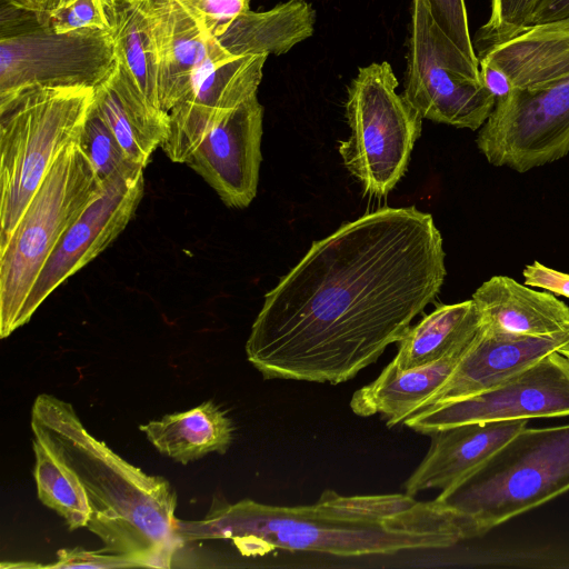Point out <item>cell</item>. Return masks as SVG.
<instances>
[{"mask_svg":"<svg viewBox=\"0 0 569 569\" xmlns=\"http://www.w3.org/2000/svg\"><path fill=\"white\" fill-rule=\"evenodd\" d=\"M176 530L182 542L229 539L247 557L274 549L389 555L449 548L470 538L466 520L438 499L420 501L410 513L381 523L329 517L313 505L284 507L243 499L212 507L202 520H178Z\"/></svg>","mask_w":569,"mask_h":569,"instance_id":"3","label":"cell"},{"mask_svg":"<svg viewBox=\"0 0 569 569\" xmlns=\"http://www.w3.org/2000/svg\"><path fill=\"white\" fill-rule=\"evenodd\" d=\"M525 284L569 298V274L549 268L539 261L527 264L522 271Z\"/></svg>","mask_w":569,"mask_h":569,"instance_id":"31","label":"cell"},{"mask_svg":"<svg viewBox=\"0 0 569 569\" xmlns=\"http://www.w3.org/2000/svg\"><path fill=\"white\" fill-rule=\"evenodd\" d=\"M262 119L253 94L214 124L186 161L228 207L246 208L256 197Z\"/></svg>","mask_w":569,"mask_h":569,"instance_id":"13","label":"cell"},{"mask_svg":"<svg viewBox=\"0 0 569 569\" xmlns=\"http://www.w3.org/2000/svg\"><path fill=\"white\" fill-rule=\"evenodd\" d=\"M471 299L481 328L490 332L546 336L569 329V307L563 301L508 276L486 280Z\"/></svg>","mask_w":569,"mask_h":569,"instance_id":"18","label":"cell"},{"mask_svg":"<svg viewBox=\"0 0 569 569\" xmlns=\"http://www.w3.org/2000/svg\"><path fill=\"white\" fill-rule=\"evenodd\" d=\"M568 19L569 0H542L526 29Z\"/></svg>","mask_w":569,"mask_h":569,"instance_id":"32","label":"cell"},{"mask_svg":"<svg viewBox=\"0 0 569 569\" xmlns=\"http://www.w3.org/2000/svg\"><path fill=\"white\" fill-rule=\"evenodd\" d=\"M31 429L78 476L91 509L87 529L104 550L139 567L171 566L182 541L176 531L177 492L166 478L122 459L84 428L71 403L54 396L36 398Z\"/></svg>","mask_w":569,"mask_h":569,"instance_id":"2","label":"cell"},{"mask_svg":"<svg viewBox=\"0 0 569 569\" xmlns=\"http://www.w3.org/2000/svg\"><path fill=\"white\" fill-rule=\"evenodd\" d=\"M316 11L306 0H288L264 11L248 10L214 42L229 60L248 56H280L313 33Z\"/></svg>","mask_w":569,"mask_h":569,"instance_id":"20","label":"cell"},{"mask_svg":"<svg viewBox=\"0 0 569 569\" xmlns=\"http://www.w3.org/2000/svg\"><path fill=\"white\" fill-rule=\"evenodd\" d=\"M43 568H130L139 567L131 558L112 553L103 548L97 551H88L82 548L61 549L58 551V560L50 565H40Z\"/></svg>","mask_w":569,"mask_h":569,"instance_id":"30","label":"cell"},{"mask_svg":"<svg viewBox=\"0 0 569 569\" xmlns=\"http://www.w3.org/2000/svg\"><path fill=\"white\" fill-rule=\"evenodd\" d=\"M402 96L423 118L480 129L496 98L473 64L436 23L427 0H412Z\"/></svg>","mask_w":569,"mask_h":569,"instance_id":"9","label":"cell"},{"mask_svg":"<svg viewBox=\"0 0 569 569\" xmlns=\"http://www.w3.org/2000/svg\"><path fill=\"white\" fill-rule=\"evenodd\" d=\"M24 8L39 14H47L54 10L61 0H16Z\"/></svg>","mask_w":569,"mask_h":569,"instance_id":"33","label":"cell"},{"mask_svg":"<svg viewBox=\"0 0 569 569\" xmlns=\"http://www.w3.org/2000/svg\"><path fill=\"white\" fill-rule=\"evenodd\" d=\"M542 0H491L488 21L477 31L473 42L476 54L499 44L521 31Z\"/></svg>","mask_w":569,"mask_h":569,"instance_id":"27","label":"cell"},{"mask_svg":"<svg viewBox=\"0 0 569 569\" xmlns=\"http://www.w3.org/2000/svg\"><path fill=\"white\" fill-rule=\"evenodd\" d=\"M78 144L91 162L102 184L112 178L143 168L132 163L124 154L108 123L93 102L87 116Z\"/></svg>","mask_w":569,"mask_h":569,"instance_id":"26","label":"cell"},{"mask_svg":"<svg viewBox=\"0 0 569 569\" xmlns=\"http://www.w3.org/2000/svg\"><path fill=\"white\" fill-rule=\"evenodd\" d=\"M104 186L77 142L52 163L8 241L0 247V337L20 328V315L64 232Z\"/></svg>","mask_w":569,"mask_h":569,"instance_id":"6","label":"cell"},{"mask_svg":"<svg viewBox=\"0 0 569 569\" xmlns=\"http://www.w3.org/2000/svg\"><path fill=\"white\" fill-rule=\"evenodd\" d=\"M476 142L490 164L520 173L569 154V72L497 99Z\"/></svg>","mask_w":569,"mask_h":569,"instance_id":"10","label":"cell"},{"mask_svg":"<svg viewBox=\"0 0 569 569\" xmlns=\"http://www.w3.org/2000/svg\"><path fill=\"white\" fill-rule=\"evenodd\" d=\"M114 66L111 30L59 33L16 0H1L0 96L29 86L94 89Z\"/></svg>","mask_w":569,"mask_h":569,"instance_id":"7","label":"cell"},{"mask_svg":"<svg viewBox=\"0 0 569 569\" xmlns=\"http://www.w3.org/2000/svg\"><path fill=\"white\" fill-rule=\"evenodd\" d=\"M465 351L407 370L390 362L377 379L352 395L351 410L361 417L380 413L388 427L405 422L445 383Z\"/></svg>","mask_w":569,"mask_h":569,"instance_id":"21","label":"cell"},{"mask_svg":"<svg viewBox=\"0 0 569 569\" xmlns=\"http://www.w3.org/2000/svg\"><path fill=\"white\" fill-rule=\"evenodd\" d=\"M140 3L156 46L160 107L169 113L189 93L211 37L180 0H140Z\"/></svg>","mask_w":569,"mask_h":569,"instance_id":"17","label":"cell"},{"mask_svg":"<svg viewBox=\"0 0 569 569\" xmlns=\"http://www.w3.org/2000/svg\"><path fill=\"white\" fill-rule=\"evenodd\" d=\"M569 491V423L523 428L437 499L477 537Z\"/></svg>","mask_w":569,"mask_h":569,"instance_id":"5","label":"cell"},{"mask_svg":"<svg viewBox=\"0 0 569 569\" xmlns=\"http://www.w3.org/2000/svg\"><path fill=\"white\" fill-rule=\"evenodd\" d=\"M429 10L443 33L458 47L470 62L479 66L469 31L465 0H427Z\"/></svg>","mask_w":569,"mask_h":569,"instance_id":"29","label":"cell"},{"mask_svg":"<svg viewBox=\"0 0 569 569\" xmlns=\"http://www.w3.org/2000/svg\"><path fill=\"white\" fill-rule=\"evenodd\" d=\"M36 16L59 33L83 28L110 30L102 0H61L51 12Z\"/></svg>","mask_w":569,"mask_h":569,"instance_id":"28","label":"cell"},{"mask_svg":"<svg viewBox=\"0 0 569 569\" xmlns=\"http://www.w3.org/2000/svg\"><path fill=\"white\" fill-rule=\"evenodd\" d=\"M102 1L114 39L116 66L134 80L153 107L162 110L154 40L140 0Z\"/></svg>","mask_w":569,"mask_h":569,"instance_id":"24","label":"cell"},{"mask_svg":"<svg viewBox=\"0 0 569 569\" xmlns=\"http://www.w3.org/2000/svg\"><path fill=\"white\" fill-rule=\"evenodd\" d=\"M94 89L29 86L0 96V247L59 154L79 140Z\"/></svg>","mask_w":569,"mask_h":569,"instance_id":"4","label":"cell"},{"mask_svg":"<svg viewBox=\"0 0 569 569\" xmlns=\"http://www.w3.org/2000/svg\"><path fill=\"white\" fill-rule=\"evenodd\" d=\"M140 430L160 453L182 465L210 452L224 453L233 435L231 419L212 400L151 420Z\"/></svg>","mask_w":569,"mask_h":569,"instance_id":"22","label":"cell"},{"mask_svg":"<svg viewBox=\"0 0 569 569\" xmlns=\"http://www.w3.org/2000/svg\"><path fill=\"white\" fill-rule=\"evenodd\" d=\"M558 352L560 355H562L565 357V359L567 360V362L569 363V343H567L566 346L561 347Z\"/></svg>","mask_w":569,"mask_h":569,"instance_id":"34","label":"cell"},{"mask_svg":"<svg viewBox=\"0 0 569 569\" xmlns=\"http://www.w3.org/2000/svg\"><path fill=\"white\" fill-rule=\"evenodd\" d=\"M569 343V329L546 336H516L479 328L445 383L422 409L485 391Z\"/></svg>","mask_w":569,"mask_h":569,"instance_id":"15","label":"cell"},{"mask_svg":"<svg viewBox=\"0 0 569 569\" xmlns=\"http://www.w3.org/2000/svg\"><path fill=\"white\" fill-rule=\"evenodd\" d=\"M266 60L267 56H248L217 66L169 111L161 147L171 161L186 163L214 124L257 94Z\"/></svg>","mask_w":569,"mask_h":569,"instance_id":"14","label":"cell"},{"mask_svg":"<svg viewBox=\"0 0 569 569\" xmlns=\"http://www.w3.org/2000/svg\"><path fill=\"white\" fill-rule=\"evenodd\" d=\"M249 1H251V0H249Z\"/></svg>","mask_w":569,"mask_h":569,"instance_id":"35","label":"cell"},{"mask_svg":"<svg viewBox=\"0 0 569 569\" xmlns=\"http://www.w3.org/2000/svg\"><path fill=\"white\" fill-rule=\"evenodd\" d=\"M446 273L430 213L367 212L315 241L266 293L247 358L264 379L348 381L402 339Z\"/></svg>","mask_w":569,"mask_h":569,"instance_id":"1","label":"cell"},{"mask_svg":"<svg viewBox=\"0 0 569 569\" xmlns=\"http://www.w3.org/2000/svg\"><path fill=\"white\" fill-rule=\"evenodd\" d=\"M143 169L137 168L106 182L102 193L64 232L28 296L20 327L50 293L98 257L126 229L143 194Z\"/></svg>","mask_w":569,"mask_h":569,"instance_id":"12","label":"cell"},{"mask_svg":"<svg viewBox=\"0 0 569 569\" xmlns=\"http://www.w3.org/2000/svg\"><path fill=\"white\" fill-rule=\"evenodd\" d=\"M32 446L33 476L40 501L61 516L70 530L87 528L91 509L78 476L40 439L33 437Z\"/></svg>","mask_w":569,"mask_h":569,"instance_id":"25","label":"cell"},{"mask_svg":"<svg viewBox=\"0 0 569 569\" xmlns=\"http://www.w3.org/2000/svg\"><path fill=\"white\" fill-rule=\"evenodd\" d=\"M569 416V363L553 351L477 395L413 413L406 427L423 435L471 422Z\"/></svg>","mask_w":569,"mask_h":569,"instance_id":"11","label":"cell"},{"mask_svg":"<svg viewBox=\"0 0 569 569\" xmlns=\"http://www.w3.org/2000/svg\"><path fill=\"white\" fill-rule=\"evenodd\" d=\"M479 328L480 316L472 299L441 305L408 329L391 362L400 370L429 366L465 351Z\"/></svg>","mask_w":569,"mask_h":569,"instance_id":"23","label":"cell"},{"mask_svg":"<svg viewBox=\"0 0 569 569\" xmlns=\"http://www.w3.org/2000/svg\"><path fill=\"white\" fill-rule=\"evenodd\" d=\"M93 104L127 158L144 168L167 138L169 113L153 107L134 80L117 66L112 74L94 88Z\"/></svg>","mask_w":569,"mask_h":569,"instance_id":"19","label":"cell"},{"mask_svg":"<svg viewBox=\"0 0 569 569\" xmlns=\"http://www.w3.org/2000/svg\"><path fill=\"white\" fill-rule=\"evenodd\" d=\"M528 420L471 422L430 435V448L405 483L415 497L428 489H448L485 463L499 448L526 428Z\"/></svg>","mask_w":569,"mask_h":569,"instance_id":"16","label":"cell"},{"mask_svg":"<svg viewBox=\"0 0 569 569\" xmlns=\"http://www.w3.org/2000/svg\"><path fill=\"white\" fill-rule=\"evenodd\" d=\"M397 88L387 61L360 68L348 87L350 136L339 143V153L365 191L377 197L388 194L402 178L421 134L423 118Z\"/></svg>","mask_w":569,"mask_h":569,"instance_id":"8","label":"cell"}]
</instances>
